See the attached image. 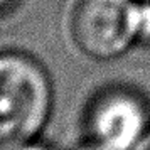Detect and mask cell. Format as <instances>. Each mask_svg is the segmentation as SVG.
<instances>
[{
	"label": "cell",
	"instance_id": "6da1fadb",
	"mask_svg": "<svg viewBox=\"0 0 150 150\" xmlns=\"http://www.w3.org/2000/svg\"><path fill=\"white\" fill-rule=\"evenodd\" d=\"M52 110L46 69L22 52H0V150L35 140Z\"/></svg>",
	"mask_w": 150,
	"mask_h": 150
},
{
	"label": "cell",
	"instance_id": "7a4b0ae2",
	"mask_svg": "<svg viewBox=\"0 0 150 150\" xmlns=\"http://www.w3.org/2000/svg\"><path fill=\"white\" fill-rule=\"evenodd\" d=\"M135 0H79L73 12V37L84 54L115 59L135 42Z\"/></svg>",
	"mask_w": 150,
	"mask_h": 150
},
{
	"label": "cell",
	"instance_id": "3957f363",
	"mask_svg": "<svg viewBox=\"0 0 150 150\" xmlns=\"http://www.w3.org/2000/svg\"><path fill=\"white\" fill-rule=\"evenodd\" d=\"M149 106L137 91L110 88L91 101L86 116L89 140L108 150H135L149 132Z\"/></svg>",
	"mask_w": 150,
	"mask_h": 150
},
{
	"label": "cell",
	"instance_id": "277c9868",
	"mask_svg": "<svg viewBox=\"0 0 150 150\" xmlns=\"http://www.w3.org/2000/svg\"><path fill=\"white\" fill-rule=\"evenodd\" d=\"M133 30L135 42L150 46V0H135Z\"/></svg>",
	"mask_w": 150,
	"mask_h": 150
},
{
	"label": "cell",
	"instance_id": "5b68a950",
	"mask_svg": "<svg viewBox=\"0 0 150 150\" xmlns=\"http://www.w3.org/2000/svg\"><path fill=\"white\" fill-rule=\"evenodd\" d=\"M10 150H51L47 147H44V145H39V143H25V145H21V147H15V149H10Z\"/></svg>",
	"mask_w": 150,
	"mask_h": 150
},
{
	"label": "cell",
	"instance_id": "8992f818",
	"mask_svg": "<svg viewBox=\"0 0 150 150\" xmlns=\"http://www.w3.org/2000/svg\"><path fill=\"white\" fill-rule=\"evenodd\" d=\"M74 150H108V149H105V147H101L100 143H96L93 142V140H89L88 143H84V145H79L78 149Z\"/></svg>",
	"mask_w": 150,
	"mask_h": 150
},
{
	"label": "cell",
	"instance_id": "52a82bcc",
	"mask_svg": "<svg viewBox=\"0 0 150 150\" xmlns=\"http://www.w3.org/2000/svg\"><path fill=\"white\" fill-rule=\"evenodd\" d=\"M135 150H150V130L147 132V135L142 138V142L135 147Z\"/></svg>",
	"mask_w": 150,
	"mask_h": 150
},
{
	"label": "cell",
	"instance_id": "ba28073f",
	"mask_svg": "<svg viewBox=\"0 0 150 150\" xmlns=\"http://www.w3.org/2000/svg\"><path fill=\"white\" fill-rule=\"evenodd\" d=\"M17 0H0V10H7L8 7H12Z\"/></svg>",
	"mask_w": 150,
	"mask_h": 150
}]
</instances>
